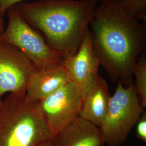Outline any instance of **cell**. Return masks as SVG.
<instances>
[{
  "instance_id": "4",
  "label": "cell",
  "mask_w": 146,
  "mask_h": 146,
  "mask_svg": "<svg viewBox=\"0 0 146 146\" xmlns=\"http://www.w3.org/2000/svg\"><path fill=\"white\" fill-rule=\"evenodd\" d=\"M144 111L134 84L125 87L119 81L114 94L110 96L100 127L105 144L108 146L123 144Z\"/></svg>"
},
{
  "instance_id": "12",
  "label": "cell",
  "mask_w": 146,
  "mask_h": 146,
  "mask_svg": "<svg viewBox=\"0 0 146 146\" xmlns=\"http://www.w3.org/2000/svg\"><path fill=\"white\" fill-rule=\"evenodd\" d=\"M133 76L135 78L134 84L138 98L144 108L146 107V56L143 52L135 63Z\"/></svg>"
},
{
  "instance_id": "11",
  "label": "cell",
  "mask_w": 146,
  "mask_h": 146,
  "mask_svg": "<svg viewBox=\"0 0 146 146\" xmlns=\"http://www.w3.org/2000/svg\"><path fill=\"white\" fill-rule=\"evenodd\" d=\"M110 96L107 81L98 74L84 97L79 116L100 128L108 110Z\"/></svg>"
},
{
  "instance_id": "16",
  "label": "cell",
  "mask_w": 146,
  "mask_h": 146,
  "mask_svg": "<svg viewBox=\"0 0 146 146\" xmlns=\"http://www.w3.org/2000/svg\"><path fill=\"white\" fill-rule=\"evenodd\" d=\"M4 15L0 11V38L2 36L3 31H5L4 24H3V17Z\"/></svg>"
},
{
  "instance_id": "14",
  "label": "cell",
  "mask_w": 146,
  "mask_h": 146,
  "mask_svg": "<svg viewBox=\"0 0 146 146\" xmlns=\"http://www.w3.org/2000/svg\"><path fill=\"white\" fill-rule=\"evenodd\" d=\"M136 133L137 137L145 142H146V111L141 115L136 123Z\"/></svg>"
},
{
  "instance_id": "19",
  "label": "cell",
  "mask_w": 146,
  "mask_h": 146,
  "mask_svg": "<svg viewBox=\"0 0 146 146\" xmlns=\"http://www.w3.org/2000/svg\"><path fill=\"white\" fill-rule=\"evenodd\" d=\"M96 1H98V0H96ZM99 1H101L102 2V1H106V0H99Z\"/></svg>"
},
{
  "instance_id": "6",
  "label": "cell",
  "mask_w": 146,
  "mask_h": 146,
  "mask_svg": "<svg viewBox=\"0 0 146 146\" xmlns=\"http://www.w3.org/2000/svg\"><path fill=\"white\" fill-rule=\"evenodd\" d=\"M82 100L81 90L70 81L38 102V109L52 136L79 116Z\"/></svg>"
},
{
  "instance_id": "15",
  "label": "cell",
  "mask_w": 146,
  "mask_h": 146,
  "mask_svg": "<svg viewBox=\"0 0 146 146\" xmlns=\"http://www.w3.org/2000/svg\"><path fill=\"white\" fill-rule=\"evenodd\" d=\"M25 0H0V11L5 15L6 12L14 5Z\"/></svg>"
},
{
  "instance_id": "2",
  "label": "cell",
  "mask_w": 146,
  "mask_h": 146,
  "mask_svg": "<svg viewBox=\"0 0 146 146\" xmlns=\"http://www.w3.org/2000/svg\"><path fill=\"white\" fill-rule=\"evenodd\" d=\"M96 0H41L16 8L27 23L38 30L47 44L67 58L78 50L96 7Z\"/></svg>"
},
{
  "instance_id": "10",
  "label": "cell",
  "mask_w": 146,
  "mask_h": 146,
  "mask_svg": "<svg viewBox=\"0 0 146 146\" xmlns=\"http://www.w3.org/2000/svg\"><path fill=\"white\" fill-rule=\"evenodd\" d=\"M52 139L55 146H103L105 144L101 128L80 116Z\"/></svg>"
},
{
  "instance_id": "1",
  "label": "cell",
  "mask_w": 146,
  "mask_h": 146,
  "mask_svg": "<svg viewBox=\"0 0 146 146\" xmlns=\"http://www.w3.org/2000/svg\"><path fill=\"white\" fill-rule=\"evenodd\" d=\"M94 50L110 76L128 87L146 40L145 23L127 15L116 0L96 7L90 22Z\"/></svg>"
},
{
  "instance_id": "13",
  "label": "cell",
  "mask_w": 146,
  "mask_h": 146,
  "mask_svg": "<svg viewBox=\"0 0 146 146\" xmlns=\"http://www.w3.org/2000/svg\"><path fill=\"white\" fill-rule=\"evenodd\" d=\"M125 14L132 18L146 21V0H116Z\"/></svg>"
},
{
  "instance_id": "7",
  "label": "cell",
  "mask_w": 146,
  "mask_h": 146,
  "mask_svg": "<svg viewBox=\"0 0 146 146\" xmlns=\"http://www.w3.org/2000/svg\"><path fill=\"white\" fill-rule=\"evenodd\" d=\"M36 69L20 50L0 41V97L7 93H26L28 80Z\"/></svg>"
},
{
  "instance_id": "3",
  "label": "cell",
  "mask_w": 146,
  "mask_h": 146,
  "mask_svg": "<svg viewBox=\"0 0 146 146\" xmlns=\"http://www.w3.org/2000/svg\"><path fill=\"white\" fill-rule=\"evenodd\" d=\"M26 93H10L0 106V146H39L52 135Z\"/></svg>"
},
{
  "instance_id": "5",
  "label": "cell",
  "mask_w": 146,
  "mask_h": 146,
  "mask_svg": "<svg viewBox=\"0 0 146 146\" xmlns=\"http://www.w3.org/2000/svg\"><path fill=\"white\" fill-rule=\"evenodd\" d=\"M8 12V25L0 41L16 47L37 69L49 68L62 63V55L49 47L44 38L22 17L16 6Z\"/></svg>"
},
{
  "instance_id": "8",
  "label": "cell",
  "mask_w": 146,
  "mask_h": 146,
  "mask_svg": "<svg viewBox=\"0 0 146 146\" xmlns=\"http://www.w3.org/2000/svg\"><path fill=\"white\" fill-rule=\"evenodd\" d=\"M62 63L70 81L77 85L84 99L89 87L98 75L101 66L99 58L94 50L90 31L86 32L77 52L64 58Z\"/></svg>"
},
{
  "instance_id": "17",
  "label": "cell",
  "mask_w": 146,
  "mask_h": 146,
  "mask_svg": "<svg viewBox=\"0 0 146 146\" xmlns=\"http://www.w3.org/2000/svg\"><path fill=\"white\" fill-rule=\"evenodd\" d=\"M39 146H55V144H54V140H53V139H52V137L48 140L47 141L44 142L43 143H42V144H41Z\"/></svg>"
},
{
  "instance_id": "9",
  "label": "cell",
  "mask_w": 146,
  "mask_h": 146,
  "mask_svg": "<svg viewBox=\"0 0 146 146\" xmlns=\"http://www.w3.org/2000/svg\"><path fill=\"white\" fill-rule=\"evenodd\" d=\"M70 82L62 63L49 68L36 69L28 80L26 95L33 102H40Z\"/></svg>"
},
{
  "instance_id": "18",
  "label": "cell",
  "mask_w": 146,
  "mask_h": 146,
  "mask_svg": "<svg viewBox=\"0 0 146 146\" xmlns=\"http://www.w3.org/2000/svg\"><path fill=\"white\" fill-rule=\"evenodd\" d=\"M2 101H3V100L1 99V98L0 97V106H1V105L2 104Z\"/></svg>"
}]
</instances>
